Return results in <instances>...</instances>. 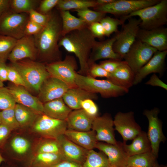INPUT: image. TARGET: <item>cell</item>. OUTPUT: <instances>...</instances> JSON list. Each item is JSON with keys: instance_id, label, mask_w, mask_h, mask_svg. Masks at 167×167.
I'll return each mask as SVG.
<instances>
[{"instance_id": "6da1fadb", "label": "cell", "mask_w": 167, "mask_h": 167, "mask_svg": "<svg viewBox=\"0 0 167 167\" xmlns=\"http://www.w3.org/2000/svg\"><path fill=\"white\" fill-rule=\"evenodd\" d=\"M62 30L60 13L51 12L47 24L38 34L34 36L37 58L45 64L61 60L58 43L62 36Z\"/></svg>"}, {"instance_id": "7a4b0ae2", "label": "cell", "mask_w": 167, "mask_h": 167, "mask_svg": "<svg viewBox=\"0 0 167 167\" xmlns=\"http://www.w3.org/2000/svg\"><path fill=\"white\" fill-rule=\"evenodd\" d=\"M88 26L72 31L62 36L58 43L59 47H62L68 52L75 54L80 66L79 70L77 72L85 76L89 75L88 60L96 41Z\"/></svg>"}, {"instance_id": "3957f363", "label": "cell", "mask_w": 167, "mask_h": 167, "mask_svg": "<svg viewBox=\"0 0 167 167\" xmlns=\"http://www.w3.org/2000/svg\"><path fill=\"white\" fill-rule=\"evenodd\" d=\"M11 65L20 74L28 90L38 93L43 82L50 76L44 63L28 59H23Z\"/></svg>"}, {"instance_id": "277c9868", "label": "cell", "mask_w": 167, "mask_h": 167, "mask_svg": "<svg viewBox=\"0 0 167 167\" xmlns=\"http://www.w3.org/2000/svg\"><path fill=\"white\" fill-rule=\"evenodd\" d=\"M138 16L141 21L140 28L150 30L162 27L167 23V0H160L157 3L122 17L124 22L128 18Z\"/></svg>"}, {"instance_id": "5b68a950", "label": "cell", "mask_w": 167, "mask_h": 167, "mask_svg": "<svg viewBox=\"0 0 167 167\" xmlns=\"http://www.w3.org/2000/svg\"><path fill=\"white\" fill-rule=\"evenodd\" d=\"M75 83L78 87L90 92L99 93L105 98L122 96L129 91L128 89L115 85L107 79H98L77 72Z\"/></svg>"}, {"instance_id": "8992f818", "label": "cell", "mask_w": 167, "mask_h": 167, "mask_svg": "<svg viewBox=\"0 0 167 167\" xmlns=\"http://www.w3.org/2000/svg\"><path fill=\"white\" fill-rule=\"evenodd\" d=\"M51 77L66 83L70 88L77 87L75 83L78 66L74 57L67 55L64 60L45 64Z\"/></svg>"}, {"instance_id": "52a82bcc", "label": "cell", "mask_w": 167, "mask_h": 167, "mask_svg": "<svg viewBox=\"0 0 167 167\" xmlns=\"http://www.w3.org/2000/svg\"><path fill=\"white\" fill-rule=\"evenodd\" d=\"M127 19V23L122 25L121 30L118 31L115 35L116 40L113 47L114 51L123 59L136 40L140 29V19L132 17Z\"/></svg>"}, {"instance_id": "ba28073f", "label": "cell", "mask_w": 167, "mask_h": 167, "mask_svg": "<svg viewBox=\"0 0 167 167\" xmlns=\"http://www.w3.org/2000/svg\"><path fill=\"white\" fill-rule=\"evenodd\" d=\"M29 19L28 14L15 13L10 9L0 16V34L20 39L24 36Z\"/></svg>"}, {"instance_id": "9c48e42d", "label": "cell", "mask_w": 167, "mask_h": 167, "mask_svg": "<svg viewBox=\"0 0 167 167\" xmlns=\"http://www.w3.org/2000/svg\"><path fill=\"white\" fill-rule=\"evenodd\" d=\"M160 0H115L104 5L98 6L95 11L110 13L122 17L126 16L138 10L155 5Z\"/></svg>"}, {"instance_id": "30bf717a", "label": "cell", "mask_w": 167, "mask_h": 167, "mask_svg": "<svg viewBox=\"0 0 167 167\" xmlns=\"http://www.w3.org/2000/svg\"><path fill=\"white\" fill-rule=\"evenodd\" d=\"M157 51L156 49L136 39L123 59L135 75Z\"/></svg>"}, {"instance_id": "8fae6325", "label": "cell", "mask_w": 167, "mask_h": 167, "mask_svg": "<svg viewBox=\"0 0 167 167\" xmlns=\"http://www.w3.org/2000/svg\"><path fill=\"white\" fill-rule=\"evenodd\" d=\"M33 131L45 138L57 139L67 130L66 120L56 119L44 113L40 115L32 125Z\"/></svg>"}, {"instance_id": "7c38bea8", "label": "cell", "mask_w": 167, "mask_h": 167, "mask_svg": "<svg viewBox=\"0 0 167 167\" xmlns=\"http://www.w3.org/2000/svg\"><path fill=\"white\" fill-rule=\"evenodd\" d=\"M160 110L157 108L151 109H145L143 114L147 118L148 122V138L150 142L152 152L157 158L160 143L166 141L162 131V124L158 118Z\"/></svg>"}, {"instance_id": "4fadbf2b", "label": "cell", "mask_w": 167, "mask_h": 167, "mask_svg": "<svg viewBox=\"0 0 167 167\" xmlns=\"http://www.w3.org/2000/svg\"><path fill=\"white\" fill-rule=\"evenodd\" d=\"M114 129L122 136L123 143L133 139L142 131L140 126L136 122L134 113L119 112L113 120Z\"/></svg>"}, {"instance_id": "5bb4252c", "label": "cell", "mask_w": 167, "mask_h": 167, "mask_svg": "<svg viewBox=\"0 0 167 167\" xmlns=\"http://www.w3.org/2000/svg\"><path fill=\"white\" fill-rule=\"evenodd\" d=\"M37 58V51L34 36H24L17 40L8 59L11 63L25 59L36 61Z\"/></svg>"}, {"instance_id": "9a60e30c", "label": "cell", "mask_w": 167, "mask_h": 167, "mask_svg": "<svg viewBox=\"0 0 167 167\" xmlns=\"http://www.w3.org/2000/svg\"><path fill=\"white\" fill-rule=\"evenodd\" d=\"M113 119L110 114L106 113L98 116L93 120L92 130L96 133L97 141L113 144L118 142L115 139Z\"/></svg>"}, {"instance_id": "2e32d148", "label": "cell", "mask_w": 167, "mask_h": 167, "mask_svg": "<svg viewBox=\"0 0 167 167\" xmlns=\"http://www.w3.org/2000/svg\"><path fill=\"white\" fill-rule=\"evenodd\" d=\"M70 88L63 81L50 76L42 84L37 97L44 104L55 99L62 98Z\"/></svg>"}, {"instance_id": "e0dca14e", "label": "cell", "mask_w": 167, "mask_h": 167, "mask_svg": "<svg viewBox=\"0 0 167 167\" xmlns=\"http://www.w3.org/2000/svg\"><path fill=\"white\" fill-rule=\"evenodd\" d=\"M95 148L103 153L107 157L111 167L127 166L129 156L125 152L123 143L115 144L98 141Z\"/></svg>"}, {"instance_id": "ac0fdd59", "label": "cell", "mask_w": 167, "mask_h": 167, "mask_svg": "<svg viewBox=\"0 0 167 167\" xmlns=\"http://www.w3.org/2000/svg\"><path fill=\"white\" fill-rule=\"evenodd\" d=\"M136 39L156 49L167 50V28L163 27L150 30L140 28Z\"/></svg>"}, {"instance_id": "d6986e66", "label": "cell", "mask_w": 167, "mask_h": 167, "mask_svg": "<svg viewBox=\"0 0 167 167\" xmlns=\"http://www.w3.org/2000/svg\"><path fill=\"white\" fill-rule=\"evenodd\" d=\"M16 103L32 109L38 114L43 113V105L38 98L32 95L24 87L10 84L7 87Z\"/></svg>"}, {"instance_id": "ffe728a7", "label": "cell", "mask_w": 167, "mask_h": 167, "mask_svg": "<svg viewBox=\"0 0 167 167\" xmlns=\"http://www.w3.org/2000/svg\"><path fill=\"white\" fill-rule=\"evenodd\" d=\"M167 54V50L156 51L148 62L135 74L134 85L139 84L147 75L151 73H157L161 76L165 69Z\"/></svg>"}, {"instance_id": "44dd1931", "label": "cell", "mask_w": 167, "mask_h": 167, "mask_svg": "<svg viewBox=\"0 0 167 167\" xmlns=\"http://www.w3.org/2000/svg\"><path fill=\"white\" fill-rule=\"evenodd\" d=\"M65 160L82 165L85 160L88 150L74 143L64 134L57 138Z\"/></svg>"}, {"instance_id": "7402d4cb", "label": "cell", "mask_w": 167, "mask_h": 167, "mask_svg": "<svg viewBox=\"0 0 167 167\" xmlns=\"http://www.w3.org/2000/svg\"><path fill=\"white\" fill-rule=\"evenodd\" d=\"M115 40L116 37L114 36L104 41H96L90 54L88 65L101 59L122 60V58L113 49V45Z\"/></svg>"}, {"instance_id": "603a6c76", "label": "cell", "mask_w": 167, "mask_h": 167, "mask_svg": "<svg viewBox=\"0 0 167 167\" xmlns=\"http://www.w3.org/2000/svg\"><path fill=\"white\" fill-rule=\"evenodd\" d=\"M94 118L82 109L72 110L66 120L67 129L83 131H90Z\"/></svg>"}, {"instance_id": "cb8c5ba5", "label": "cell", "mask_w": 167, "mask_h": 167, "mask_svg": "<svg viewBox=\"0 0 167 167\" xmlns=\"http://www.w3.org/2000/svg\"><path fill=\"white\" fill-rule=\"evenodd\" d=\"M66 104L72 110L81 109V103L87 99L96 100V94L87 91L79 87L69 88L62 97Z\"/></svg>"}, {"instance_id": "d4e9b609", "label": "cell", "mask_w": 167, "mask_h": 167, "mask_svg": "<svg viewBox=\"0 0 167 167\" xmlns=\"http://www.w3.org/2000/svg\"><path fill=\"white\" fill-rule=\"evenodd\" d=\"M64 135L74 143L88 150L95 148L98 142L96 133L92 130L83 131L67 129Z\"/></svg>"}, {"instance_id": "484cf974", "label": "cell", "mask_w": 167, "mask_h": 167, "mask_svg": "<svg viewBox=\"0 0 167 167\" xmlns=\"http://www.w3.org/2000/svg\"><path fill=\"white\" fill-rule=\"evenodd\" d=\"M135 74L126 62L110 74L107 79L118 86L127 89L134 85Z\"/></svg>"}, {"instance_id": "4316f807", "label": "cell", "mask_w": 167, "mask_h": 167, "mask_svg": "<svg viewBox=\"0 0 167 167\" xmlns=\"http://www.w3.org/2000/svg\"><path fill=\"white\" fill-rule=\"evenodd\" d=\"M43 113L53 118L66 120L72 110L60 98L43 104Z\"/></svg>"}, {"instance_id": "83f0119b", "label": "cell", "mask_w": 167, "mask_h": 167, "mask_svg": "<svg viewBox=\"0 0 167 167\" xmlns=\"http://www.w3.org/2000/svg\"><path fill=\"white\" fill-rule=\"evenodd\" d=\"M123 146L129 156L152 151L151 144L147 134L143 131L133 139L131 144L127 145L123 142Z\"/></svg>"}, {"instance_id": "f1b7e54d", "label": "cell", "mask_w": 167, "mask_h": 167, "mask_svg": "<svg viewBox=\"0 0 167 167\" xmlns=\"http://www.w3.org/2000/svg\"><path fill=\"white\" fill-rule=\"evenodd\" d=\"M65 160L61 154L38 153L29 159L25 167H53Z\"/></svg>"}, {"instance_id": "f546056e", "label": "cell", "mask_w": 167, "mask_h": 167, "mask_svg": "<svg viewBox=\"0 0 167 167\" xmlns=\"http://www.w3.org/2000/svg\"><path fill=\"white\" fill-rule=\"evenodd\" d=\"M59 13L62 21V36L89 26L80 18L72 15L69 11H59Z\"/></svg>"}, {"instance_id": "4dcf8cb0", "label": "cell", "mask_w": 167, "mask_h": 167, "mask_svg": "<svg viewBox=\"0 0 167 167\" xmlns=\"http://www.w3.org/2000/svg\"><path fill=\"white\" fill-rule=\"evenodd\" d=\"M14 110L16 120L20 127L32 125L40 115L29 108L19 104H16Z\"/></svg>"}, {"instance_id": "1f68e13d", "label": "cell", "mask_w": 167, "mask_h": 167, "mask_svg": "<svg viewBox=\"0 0 167 167\" xmlns=\"http://www.w3.org/2000/svg\"><path fill=\"white\" fill-rule=\"evenodd\" d=\"M98 6L96 1L87 0H59L56 6L59 11L82 10Z\"/></svg>"}, {"instance_id": "d6a6232c", "label": "cell", "mask_w": 167, "mask_h": 167, "mask_svg": "<svg viewBox=\"0 0 167 167\" xmlns=\"http://www.w3.org/2000/svg\"><path fill=\"white\" fill-rule=\"evenodd\" d=\"M157 158L152 151L129 157L127 166L131 167H153Z\"/></svg>"}, {"instance_id": "836d02e7", "label": "cell", "mask_w": 167, "mask_h": 167, "mask_svg": "<svg viewBox=\"0 0 167 167\" xmlns=\"http://www.w3.org/2000/svg\"><path fill=\"white\" fill-rule=\"evenodd\" d=\"M82 167H111L106 156L102 152L88 150Z\"/></svg>"}, {"instance_id": "e575fe53", "label": "cell", "mask_w": 167, "mask_h": 167, "mask_svg": "<svg viewBox=\"0 0 167 167\" xmlns=\"http://www.w3.org/2000/svg\"><path fill=\"white\" fill-rule=\"evenodd\" d=\"M40 1L36 0H10V9L15 13L28 14L31 10H35Z\"/></svg>"}, {"instance_id": "d590c367", "label": "cell", "mask_w": 167, "mask_h": 167, "mask_svg": "<svg viewBox=\"0 0 167 167\" xmlns=\"http://www.w3.org/2000/svg\"><path fill=\"white\" fill-rule=\"evenodd\" d=\"M17 39L0 34V62H6L14 48Z\"/></svg>"}, {"instance_id": "8d00e7d4", "label": "cell", "mask_w": 167, "mask_h": 167, "mask_svg": "<svg viewBox=\"0 0 167 167\" xmlns=\"http://www.w3.org/2000/svg\"><path fill=\"white\" fill-rule=\"evenodd\" d=\"M45 138L39 144L37 153H54L62 155L60 143L57 139Z\"/></svg>"}, {"instance_id": "74e56055", "label": "cell", "mask_w": 167, "mask_h": 167, "mask_svg": "<svg viewBox=\"0 0 167 167\" xmlns=\"http://www.w3.org/2000/svg\"><path fill=\"white\" fill-rule=\"evenodd\" d=\"M77 12L79 18L89 25L90 24L100 21L105 16L106 14L88 9L74 11Z\"/></svg>"}, {"instance_id": "f35d334b", "label": "cell", "mask_w": 167, "mask_h": 167, "mask_svg": "<svg viewBox=\"0 0 167 167\" xmlns=\"http://www.w3.org/2000/svg\"><path fill=\"white\" fill-rule=\"evenodd\" d=\"M0 118L1 123L11 131L20 127L15 117L14 108L0 111Z\"/></svg>"}, {"instance_id": "ab89813d", "label": "cell", "mask_w": 167, "mask_h": 167, "mask_svg": "<svg viewBox=\"0 0 167 167\" xmlns=\"http://www.w3.org/2000/svg\"><path fill=\"white\" fill-rule=\"evenodd\" d=\"M104 30L105 36H109L113 32H118V26L122 25L124 22L121 19L111 18L109 16L105 17L99 22Z\"/></svg>"}, {"instance_id": "60d3db41", "label": "cell", "mask_w": 167, "mask_h": 167, "mask_svg": "<svg viewBox=\"0 0 167 167\" xmlns=\"http://www.w3.org/2000/svg\"><path fill=\"white\" fill-rule=\"evenodd\" d=\"M11 149L16 154L24 155L29 150L30 144L29 142L24 137L17 136L13 138L10 142Z\"/></svg>"}, {"instance_id": "b9f144b4", "label": "cell", "mask_w": 167, "mask_h": 167, "mask_svg": "<svg viewBox=\"0 0 167 167\" xmlns=\"http://www.w3.org/2000/svg\"><path fill=\"white\" fill-rule=\"evenodd\" d=\"M16 104L7 87H0V110L14 108Z\"/></svg>"}, {"instance_id": "7bdbcfd3", "label": "cell", "mask_w": 167, "mask_h": 167, "mask_svg": "<svg viewBox=\"0 0 167 167\" xmlns=\"http://www.w3.org/2000/svg\"><path fill=\"white\" fill-rule=\"evenodd\" d=\"M80 105L81 109L90 116L95 118L99 116L98 107L93 100L85 99L81 102Z\"/></svg>"}, {"instance_id": "ee69618b", "label": "cell", "mask_w": 167, "mask_h": 167, "mask_svg": "<svg viewBox=\"0 0 167 167\" xmlns=\"http://www.w3.org/2000/svg\"><path fill=\"white\" fill-rule=\"evenodd\" d=\"M7 66V80L15 85L23 86L28 90L26 85L18 71L11 65Z\"/></svg>"}, {"instance_id": "f6af8a7d", "label": "cell", "mask_w": 167, "mask_h": 167, "mask_svg": "<svg viewBox=\"0 0 167 167\" xmlns=\"http://www.w3.org/2000/svg\"><path fill=\"white\" fill-rule=\"evenodd\" d=\"M89 76L96 78V77H105L107 79L109 78L110 74L107 72L99 64L94 62L89 65Z\"/></svg>"}, {"instance_id": "bcb514c9", "label": "cell", "mask_w": 167, "mask_h": 167, "mask_svg": "<svg viewBox=\"0 0 167 167\" xmlns=\"http://www.w3.org/2000/svg\"><path fill=\"white\" fill-rule=\"evenodd\" d=\"M29 19L42 26H44L48 22L50 17V13L45 15L35 10H32L28 13Z\"/></svg>"}, {"instance_id": "7dc6e473", "label": "cell", "mask_w": 167, "mask_h": 167, "mask_svg": "<svg viewBox=\"0 0 167 167\" xmlns=\"http://www.w3.org/2000/svg\"><path fill=\"white\" fill-rule=\"evenodd\" d=\"M125 62L124 60L109 59L101 61L99 64L107 72L111 74Z\"/></svg>"}, {"instance_id": "c3c4849f", "label": "cell", "mask_w": 167, "mask_h": 167, "mask_svg": "<svg viewBox=\"0 0 167 167\" xmlns=\"http://www.w3.org/2000/svg\"><path fill=\"white\" fill-rule=\"evenodd\" d=\"M59 0H43L40 1L38 11L41 14L47 15L56 6Z\"/></svg>"}, {"instance_id": "681fc988", "label": "cell", "mask_w": 167, "mask_h": 167, "mask_svg": "<svg viewBox=\"0 0 167 167\" xmlns=\"http://www.w3.org/2000/svg\"><path fill=\"white\" fill-rule=\"evenodd\" d=\"M44 26L38 24L29 19L25 26L24 36H34L38 34Z\"/></svg>"}, {"instance_id": "f907efd6", "label": "cell", "mask_w": 167, "mask_h": 167, "mask_svg": "<svg viewBox=\"0 0 167 167\" xmlns=\"http://www.w3.org/2000/svg\"><path fill=\"white\" fill-rule=\"evenodd\" d=\"M92 33L96 38H101L105 36L103 28L99 22L92 23L88 26Z\"/></svg>"}, {"instance_id": "816d5d0a", "label": "cell", "mask_w": 167, "mask_h": 167, "mask_svg": "<svg viewBox=\"0 0 167 167\" xmlns=\"http://www.w3.org/2000/svg\"><path fill=\"white\" fill-rule=\"evenodd\" d=\"M11 131L6 125L2 123L0 125V149L4 146Z\"/></svg>"}, {"instance_id": "f5cc1de1", "label": "cell", "mask_w": 167, "mask_h": 167, "mask_svg": "<svg viewBox=\"0 0 167 167\" xmlns=\"http://www.w3.org/2000/svg\"><path fill=\"white\" fill-rule=\"evenodd\" d=\"M145 84L153 86L159 87L167 90V84L160 79L155 74H153Z\"/></svg>"}, {"instance_id": "db71d44e", "label": "cell", "mask_w": 167, "mask_h": 167, "mask_svg": "<svg viewBox=\"0 0 167 167\" xmlns=\"http://www.w3.org/2000/svg\"><path fill=\"white\" fill-rule=\"evenodd\" d=\"M7 66L5 62H0V80L3 82L7 80Z\"/></svg>"}, {"instance_id": "11a10c76", "label": "cell", "mask_w": 167, "mask_h": 167, "mask_svg": "<svg viewBox=\"0 0 167 167\" xmlns=\"http://www.w3.org/2000/svg\"><path fill=\"white\" fill-rule=\"evenodd\" d=\"M53 167H82L81 165L67 160H63Z\"/></svg>"}, {"instance_id": "9f6ffc18", "label": "cell", "mask_w": 167, "mask_h": 167, "mask_svg": "<svg viewBox=\"0 0 167 167\" xmlns=\"http://www.w3.org/2000/svg\"><path fill=\"white\" fill-rule=\"evenodd\" d=\"M10 9V0H0V16Z\"/></svg>"}, {"instance_id": "6f0895ef", "label": "cell", "mask_w": 167, "mask_h": 167, "mask_svg": "<svg viewBox=\"0 0 167 167\" xmlns=\"http://www.w3.org/2000/svg\"><path fill=\"white\" fill-rule=\"evenodd\" d=\"M115 0H96V1L98 6H100L106 5L112 3Z\"/></svg>"}, {"instance_id": "680465c9", "label": "cell", "mask_w": 167, "mask_h": 167, "mask_svg": "<svg viewBox=\"0 0 167 167\" xmlns=\"http://www.w3.org/2000/svg\"><path fill=\"white\" fill-rule=\"evenodd\" d=\"M6 159L4 157L2 153L0 151V167L1 164L6 162Z\"/></svg>"}, {"instance_id": "91938a15", "label": "cell", "mask_w": 167, "mask_h": 167, "mask_svg": "<svg viewBox=\"0 0 167 167\" xmlns=\"http://www.w3.org/2000/svg\"><path fill=\"white\" fill-rule=\"evenodd\" d=\"M153 167H161V166L159 165L158 163L156 161Z\"/></svg>"}, {"instance_id": "94428289", "label": "cell", "mask_w": 167, "mask_h": 167, "mask_svg": "<svg viewBox=\"0 0 167 167\" xmlns=\"http://www.w3.org/2000/svg\"><path fill=\"white\" fill-rule=\"evenodd\" d=\"M4 87V84H3V82H2L0 80V87Z\"/></svg>"}, {"instance_id": "6125c7cd", "label": "cell", "mask_w": 167, "mask_h": 167, "mask_svg": "<svg viewBox=\"0 0 167 167\" xmlns=\"http://www.w3.org/2000/svg\"><path fill=\"white\" fill-rule=\"evenodd\" d=\"M1 124V119H0V125Z\"/></svg>"}, {"instance_id": "be15d7a7", "label": "cell", "mask_w": 167, "mask_h": 167, "mask_svg": "<svg viewBox=\"0 0 167 167\" xmlns=\"http://www.w3.org/2000/svg\"><path fill=\"white\" fill-rule=\"evenodd\" d=\"M127 167V166H126V167Z\"/></svg>"}, {"instance_id": "e7e4bbea", "label": "cell", "mask_w": 167, "mask_h": 167, "mask_svg": "<svg viewBox=\"0 0 167 167\" xmlns=\"http://www.w3.org/2000/svg\"></svg>"}, {"instance_id": "03108f58", "label": "cell", "mask_w": 167, "mask_h": 167, "mask_svg": "<svg viewBox=\"0 0 167 167\" xmlns=\"http://www.w3.org/2000/svg\"><path fill=\"white\" fill-rule=\"evenodd\" d=\"M0 167H1V166Z\"/></svg>"}]
</instances>
